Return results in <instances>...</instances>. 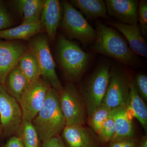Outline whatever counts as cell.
I'll return each mask as SVG.
<instances>
[{
	"label": "cell",
	"mask_w": 147,
	"mask_h": 147,
	"mask_svg": "<svg viewBox=\"0 0 147 147\" xmlns=\"http://www.w3.org/2000/svg\"><path fill=\"white\" fill-rule=\"evenodd\" d=\"M3 137V136L2 128L1 125V123H0V141Z\"/></svg>",
	"instance_id": "d6a6232c"
},
{
	"label": "cell",
	"mask_w": 147,
	"mask_h": 147,
	"mask_svg": "<svg viewBox=\"0 0 147 147\" xmlns=\"http://www.w3.org/2000/svg\"><path fill=\"white\" fill-rule=\"evenodd\" d=\"M130 82L122 71L112 68L110 72L109 84L102 105L110 109L126 105Z\"/></svg>",
	"instance_id": "30bf717a"
},
{
	"label": "cell",
	"mask_w": 147,
	"mask_h": 147,
	"mask_svg": "<svg viewBox=\"0 0 147 147\" xmlns=\"http://www.w3.org/2000/svg\"><path fill=\"white\" fill-rule=\"evenodd\" d=\"M107 12L124 24L137 25L139 1L137 0H106Z\"/></svg>",
	"instance_id": "7c38bea8"
},
{
	"label": "cell",
	"mask_w": 147,
	"mask_h": 147,
	"mask_svg": "<svg viewBox=\"0 0 147 147\" xmlns=\"http://www.w3.org/2000/svg\"><path fill=\"white\" fill-rule=\"evenodd\" d=\"M111 24L124 36L129 47L135 55L147 57V42L138 25H128L119 22Z\"/></svg>",
	"instance_id": "5bb4252c"
},
{
	"label": "cell",
	"mask_w": 147,
	"mask_h": 147,
	"mask_svg": "<svg viewBox=\"0 0 147 147\" xmlns=\"http://www.w3.org/2000/svg\"><path fill=\"white\" fill-rule=\"evenodd\" d=\"M115 133V129L113 119L108 117L102 124L98 133V137L103 143L111 141Z\"/></svg>",
	"instance_id": "d4e9b609"
},
{
	"label": "cell",
	"mask_w": 147,
	"mask_h": 147,
	"mask_svg": "<svg viewBox=\"0 0 147 147\" xmlns=\"http://www.w3.org/2000/svg\"><path fill=\"white\" fill-rule=\"evenodd\" d=\"M22 120L19 102L0 84V123L3 137L9 138L16 135Z\"/></svg>",
	"instance_id": "8992f818"
},
{
	"label": "cell",
	"mask_w": 147,
	"mask_h": 147,
	"mask_svg": "<svg viewBox=\"0 0 147 147\" xmlns=\"http://www.w3.org/2000/svg\"><path fill=\"white\" fill-rule=\"evenodd\" d=\"M134 84L141 97L147 100V77L144 74H138L135 77Z\"/></svg>",
	"instance_id": "83f0119b"
},
{
	"label": "cell",
	"mask_w": 147,
	"mask_h": 147,
	"mask_svg": "<svg viewBox=\"0 0 147 147\" xmlns=\"http://www.w3.org/2000/svg\"><path fill=\"white\" fill-rule=\"evenodd\" d=\"M110 110V108L101 104L89 117L90 125L97 134L102 124L109 117Z\"/></svg>",
	"instance_id": "cb8c5ba5"
},
{
	"label": "cell",
	"mask_w": 147,
	"mask_h": 147,
	"mask_svg": "<svg viewBox=\"0 0 147 147\" xmlns=\"http://www.w3.org/2000/svg\"><path fill=\"white\" fill-rule=\"evenodd\" d=\"M58 54L62 68L71 79L79 78L86 68L88 54L63 36H60L58 40Z\"/></svg>",
	"instance_id": "3957f363"
},
{
	"label": "cell",
	"mask_w": 147,
	"mask_h": 147,
	"mask_svg": "<svg viewBox=\"0 0 147 147\" xmlns=\"http://www.w3.org/2000/svg\"><path fill=\"white\" fill-rule=\"evenodd\" d=\"M62 137L69 147H95L88 131L82 125L65 126Z\"/></svg>",
	"instance_id": "2e32d148"
},
{
	"label": "cell",
	"mask_w": 147,
	"mask_h": 147,
	"mask_svg": "<svg viewBox=\"0 0 147 147\" xmlns=\"http://www.w3.org/2000/svg\"><path fill=\"white\" fill-rule=\"evenodd\" d=\"M138 21L140 24L142 35L146 37L147 34V1L142 0L139 2L138 7Z\"/></svg>",
	"instance_id": "484cf974"
},
{
	"label": "cell",
	"mask_w": 147,
	"mask_h": 147,
	"mask_svg": "<svg viewBox=\"0 0 147 147\" xmlns=\"http://www.w3.org/2000/svg\"><path fill=\"white\" fill-rule=\"evenodd\" d=\"M35 56L39 65L40 76L59 93L63 87L58 78L56 65L50 51L48 40L45 37L38 36L31 40L30 49Z\"/></svg>",
	"instance_id": "5b68a950"
},
{
	"label": "cell",
	"mask_w": 147,
	"mask_h": 147,
	"mask_svg": "<svg viewBox=\"0 0 147 147\" xmlns=\"http://www.w3.org/2000/svg\"><path fill=\"white\" fill-rule=\"evenodd\" d=\"M109 116L113 119L115 129V133L111 142L132 139L134 134L132 117L127 111L126 105L111 109Z\"/></svg>",
	"instance_id": "4fadbf2b"
},
{
	"label": "cell",
	"mask_w": 147,
	"mask_h": 147,
	"mask_svg": "<svg viewBox=\"0 0 147 147\" xmlns=\"http://www.w3.org/2000/svg\"><path fill=\"white\" fill-rule=\"evenodd\" d=\"M126 107L129 115L135 117L146 132L147 109L144 102L138 93L134 81H130Z\"/></svg>",
	"instance_id": "e0dca14e"
},
{
	"label": "cell",
	"mask_w": 147,
	"mask_h": 147,
	"mask_svg": "<svg viewBox=\"0 0 147 147\" xmlns=\"http://www.w3.org/2000/svg\"><path fill=\"white\" fill-rule=\"evenodd\" d=\"M13 21L7 9L2 1H0V31L10 28Z\"/></svg>",
	"instance_id": "4316f807"
},
{
	"label": "cell",
	"mask_w": 147,
	"mask_h": 147,
	"mask_svg": "<svg viewBox=\"0 0 147 147\" xmlns=\"http://www.w3.org/2000/svg\"><path fill=\"white\" fill-rule=\"evenodd\" d=\"M14 3L23 15L21 24H34L40 21L45 0H17Z\"/></svg>",
	"instance_id": "d6986e66"
},
{
	"label": "cell",
	"mask_w": 147,
	"mask_h": 147,
	"mask_svg": "<svg viewBox=\"0 0 147 147\" xmlns=\"http://www.w3.org/2000/svg\"><path fill=\"white\" fill-rule=\"evenodd\" d=\"M43 28L44 27L40 21L34 24H21L18 26L0 31V39L29 40L42 31Z\"/></svg>",
	"instance_id": "ac0fdd59"
},
{
	"label": "cell",
	"mask_w": 147,
	"mask_h": 147,
	"mask_svg": "<svg viewBox=\"0 0 147 147\" xmlns=\"http://www.w3.org/2000/svg\"><path fill=\"white\" fill-rule=\"evenodd\" d=\"M42 142L58 136L65 126L59 94L50 87L43 106L32 121Z\"/></svg>",
	"instance_id": "6da1fadb"
},
{
	"label": "cell",
	"mask_w": 147,
	"mask_h": 147,
	"mask_svg": "<svg viewBox=\"0 0 147 147\" xmlns=\"http://www.w3.org/2000/svg\"><path fill=\"white\" fill-rule=\"evenodd\" d=\"M63 16L62 26L67 35L78 40L84 45L94 42L96 31L82 13L67 1L62 2Z\"/></svg>",
	"instance_id": "277c9868"
},
{
	"label": "cell",
	"mask_w": 147,
	"mask_h": 147,
	"mask_svg": "<svg viewBox=\"0 0 147 147\" xmlns=\"http://www.w3.org/2000/svg\"><path fill=\"white\" fill-rule=\"evenodd\" d=\"M41 147H67L60 136H56L42 142Z\"/></svg>",
	"instance_id": "f1b7e54d"
},
{
	"label": "cell",
	"mask_w": 147,
	"mask_h": 147,
	"mask_svg": "<svg viewBox=\"0 0 147 147\" xmlns=\"http://www.w3.org/2000/svg\"><path fill=\"white\" fill-rule=\"evenodd\" d=\"M70 2L88 19L107 17L106 5L102 0H72Z\"/></svg>",
	"instance_id": "44dd1931"
},
{
	"label": "cell",
	"mask_w": 147,
	"mask_h": 147,
	"mask_svg": "<svg viewBox=\"0 0 147 147\" xmlns=\"http://www.w3.org/2000/svg\"><path fill=\"white\" fill-rule=\"evenodd\" d=\"M137 147H147V136H144L142 138Z\"/></svg>",
	"instance_id": "1f68e13d"
},
{
	"label": "cell",
	"mask_w": 147,
	"mask_h": 147,
	"mask_svg": "<svg viewBox=\"0 0 147 147\" xmlns=\"http://www.w3.org/2000/svg\"><path fill=\"white\" fill-rule=\"evenodd\" d=\"M110 66L103 64L96 70L86 88V101L88 118L102 104L110 78Z\"/></svg>",
	"instance_id": "ba28073f"
},
{
	"label": "cell",
	"mask_w": 147,
	"mask_h": 147,
	"mask_svg": "<svg viewBox=\"0 0 147 147\" xmlns=\"http://www.w3.org/2000/svg\"><path fill=\"white\" fill-rule=\"evenodd\" d=\"M61 17V7L58 0H45L40 21L50 40H54Z\"/></svg>",
	"instance_id": "9a60e30c"
},
{
	"label": "cell",
	"mask_w": 147,
	"mask_h": 147,
	"mask_svg": "<svg viewBox=\"0 0 147 147\" xmlns=\"http://www.w3.org/2000/svg\"><path fill=\"white\" fill-rule=\"evenodd\" d=\"M29 86L26 79L18 67L8 74L3 85L7 92L18 102Z\"/></svg>",
	"instance_id": "ffe728a7"
},
{
	"label": "cell",
	"mask_w": 147,
	"mask_h": 147,
	"mask_svg": "<svg viewBox=\"0 0 147 147\" xmlns=\"http://www.w3.org/2000/svg\"><path fill=\"white\" fill-rule=\"evenodd\" d=\"M16 135L19 137L24 147H41L42 141L32 121L23 120Z\"/></svg>",
	"instance_id": "603a6c76"
},
{
	"label": "cell",
	"mask_w": 147,
	"mask_h": 147,
	"mask_svg": "<svg viewBox=\"0 0 147 147\" xmlns=\"http://www.w3.org/2000/svg\"><path fill=\"white\" fill-rule=\"evenodd\" d=\"M26 51L20 42L0 40V84L3 86L8 74L17 67Z\"/></svg>",
	"instance_id": "8fae6325"
},
{
	"label": "cell",
	"mask_w": 147,
	"mask_h": 147,
	"mask_svg": "<svg viewBox=\"0 0 147 147\" xmlns=\"http://www.w3.org/2000/svg\"><path fill=\"white\" fill-rule=\"evenodd\" d=\"M96 31V37L92 46L94 52L114 58L126 65L136 64V55L114 29L98 23Z\"/></svg>",
	"instance_id": "7a4b0ae2"
},
{
	"label": "cell",
	"mask_w": 147,
	"mask_h": 147,
	"mask_svg": "<svg viewBox=\"0 0 147 147\" xmlns=\"http://www.w3.org/2000/svg\"><path fill=\"white\" fill-rule=\"evenodd\" d=\"M50 87L48 82L40 78L27 88L18 102L23 120L32 121L36 117L43 106Z\"/></svg>",
	"instance_id": "52a82bcc"
},
{
	"label": "cell",
	"mask_w": 147,
	"mask_h": 147,
	"mask_svg": "<svg viewBox=\"0 0 147 147\" xmlns=\"http://www.w3.org/2000/svg\"><path fill=\"white\" fill-rule=\"evenodd\" d=\"M17 67L26 77L29 86L40 78L38 63L35 56L30 50L24 53Z\"/></svg>",
	"instance_id": "7402d4cb"
},
{
	"label": "cell",
	"mask_w": 147,
	"mask_h": 147,
	"mask_svg": "<svg viewBox=\"0 0 147 147\" xmlns=\"http://www.w3.org/2000/svg\"><path fill=\"white\" fill-rule=\"evenodd\" d=\"M59 94L65 126L83 125L85 122V107L76 88L73 84H69Z\"/></svg>",
	"instance_id": "9c48e42d"
},
{
	"label": "cell",
	"mask_w": 147,
	"mask_h": 147,
	"mask_svg": "<svg viewBox=\"0 0 147 147\" xmlns=\"http://www.w3.org/2000/svg\"><path fill=\"white\" fill-rule=\"evenodd\" d=\"M2 147H24L19 137L16 135L9 137L6 143Z\"/></svg>",
	"instance_id": "4dcf8cb0"
},
{
	"label": "cell",
	"mask_w": 147,
	"mask_h": 147,
	"mask_svg": "<svg viewBox=\"0 0 147 147\" xmlns=\"http://www.w3.org/2000/svg\"><path fill=\"white\" fill-rule=\"evenodd\" d=\"M136 144L132 139H125L111 142L109 147H136Z\"/></svg>",
	"instance_id": "f546056e"
}]
</instances>
